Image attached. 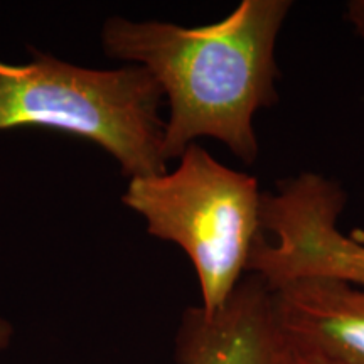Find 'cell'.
Instances as JSON below:
<instances>
[{"label": "cell", "mask_w": 364, "mask_h": 364, "mask_svg": "<svg viewBox=\"0 0 364 364\" xmlns=\"http://www.w3.org/2000/svg\"><path fill=\"white\" fill-rule=\"evenodd\" d=\"M290 0H243L225 19L199 27L110 17L107 56L147 70L169 108L164 159L177 161L199 139H215L245 164L260 157L255 117L279 102L277 41Z\"/></svg>", "instance_id": "1"}, {"label": "cell", "mask_w": 364, "mask_h": 364, "mask_svg": "<svg viewBox=\"0 0 364 364\" xmlns=\"http://www.w3.org/2000/svg\"><path fill=\"white\" fill-rule=\"evenodd\" d=\"M31 61L0 59V132L46 129L97 144L122 174H164V93L142 66L90 70L31 48Z\"/></svg>", "instance_id": "2"}, {"label": "cell", "mask_w": 364, "mask_h": 364, "mask_svg": "<svg viewBox=\"0 0 364 364\" xmlns=\"http://www.w3.org/2000/svg\"><path fill=\"white\" fill-rule=\"evenodd\" d=\"M122 203L150 236L188 255L206 314L230 300L265 236L257 177L225 166L199 144L184 150L174 171L130 179Z\"/></svg>", "instance_id": "3"}, {"label": "cell", "mask_w": 364, "mask_h": 364, "mask_svg": "<svg viewBox=\"0 0 364 364\" xmlns=\"http://www.w3.org/2000/svg\"><path fill=\"white\" fill-rule=\"evenodd\" d=\"M346 201L339 182L317 172L277 182L263 193V230L248 273L270 287L326 277L364 289V243L341 230Z\"/></svg>", "instance_id": "4"}, {"label": "cell", "mask_w": 364, "mask_h": 364, "mask_svg": "<svg viewBox=\"0 0 364 364\" xmlns=\"http://www.w3.org/2000/svg\"><path fill=\"white\" fill-rule=\"evenodd\" d=\"M272 289L273 318L285 338L334 364H364V289L307 277Z\"/></svg>", "instance_id": "5"}, {"label": "cell", "mask_w": 364, "mask_h": 364, "mask_svg": "<svg viewBox=\"0 0 364 364\" xmlns=\"http://www.w3.org/2000/svg\"><path fill=\"white\" fill-rule=\"evenodd\" d=\"M275 334L270 285L247 273L218 312L186 309L176 334V359L179 364H268Z\"/></svg>", "instance_id": "6"}, {"label": "cell", "mask_w": 364, "mask_h": 364, "mask_svg": "<svg viewBox=\"0 0 364 364\" xmlns=\"http://www.w3.org/2000/svg\"><path fill=\"white\" fill-rule=\"evenodd\" d=\"M277 326V324H275ZM268 364H334L329 359L322 356L312 349L304 348L284 334L277 327L275 341H273Z\"/></svg>", "instance_id": "7"}, {"label": "cell", "mask_w": 364, "mask_h": 364, "mask_svg": "<svg viewBox=\"0 0 364 364\" xmlns=\"http://www.w3.org/2000/svg\"><path fill=\"white\" fill-rule=\"evenodd\" d=\"M346 21L351 24L354 33L364 39V0H351L346 4Z\"/></svg>", "instance_id": "8"}, {"label": "cell", "mask_w": 364, "mask_h": 364, "mask_svg": "<svg viewBox=\"0 0 364 364\" xmlns=\"http://www.w3.org/2000/svg\"><path fill=\"white\" fill-rule=\"evenodd\" d=\"M12 336H14L12 324L7 321V318L0 317V353L6 351L9 346H11Z\"/></svg>", "instance_id": "9"}]
</instances>
